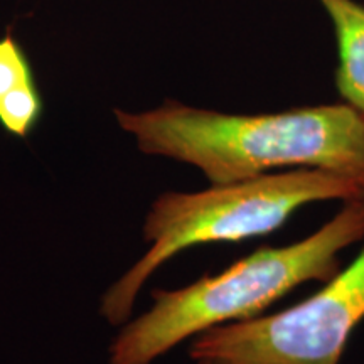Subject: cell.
I'll list each match as a JSON object with an SVG mask.
<instances>
[{
  "instance_id": "277c9868",
  "label": "cell",
  "mask_w": 364,
  "mask_h": 364,
  "mask_svg": "<svg viewBox=\"0 0 364 364\" xmlns=\"http://www.w3.org/2000/svg\"><path fill=\"white\" fill-rule=\"evenodd\" d=\"M364 321V247L311 297L191 339L194 364H339Z\"/></svg>"
},
{
  "instance_id": "52a82bcc",
  "label": "cell",
  "mask_w": 364,
  "mask_h": 364,
  "mask_svg": "<svg viewBox=\"0 0 364 364\" xmlns=\"http://www.w3.org/2000/svg\"><path fill=\"white\" fill-rule=\"evenodd\" d=\"M29 81H34L29 58L19 41L7 33L0 38V97Z\"/></svg>"
},
{
  "instance_id": "6da1fadb",
  "label": "cell",
  "mask_w": 364,
  "mask_h": 364,
  "mask_svg": "<svg viewBox=\"0 0 364 364\" xmlns=\"http://www.w3.org/2000/svg\"><path fill=\"white\" fill-rule=\"evenodd\" d=\"M145 156L188 164L209 184L290 169H326L364 188V115L327 103L268 113H225L166 100L149 110H113Z\"/></svg>"
},
{
  "instance_id": "5b68a950",
  "label": "cell",
  "mask_w": 364,
  "mask_h": 364,
  "mask_svg": "<svg viewBox=\"0 0 364 364\" xmlns=\"http://www.w3.org/2000/svg\"><path fill=\"white\" fill-rule=\"evenodd\" d=\"M331 19L338 48L336 90L364 115V6L356 0H317Z\"/></svg>"
},
{
  "instance_id": "7a4b0ae2",
  "label": "cell",
  "mask_w": 364,
  "mask_h": 364,
  "mask_svg": "<svg viewBox=\"0 0 364 364\" xmlns=\"http://www.w3.org/2000/svg\"><path fill=\"white\" fill-rule=\"evenodd\" d=\"M364 240V196L306 238L263 247L216 275L181 289L152 290V306L130 317L108 348V364H154L176 346L213 327L260 317L300 285L324 284L343 268V253Z\"/></svg>"
},
{
  "instance_id": "8992f818",
  "label": "cell",
  "mask_w": 364,
  "mask_h": 364,
  "mask_svg": "<svg viewBox=\"0 0 364 364\" xmlns=\"http://www.w3.org/2000/svg\"><path fill=\"white\" fill-rule=\"evenodd\" d=\"M43 95L34 81L0 97V127L17 139H27L43 118Z\"/></svg>"
},
{
  "instance_id": "3957f363",
  "label": "cell",
  "mask_w": 364,
  "mask_h": 364,
  "mask_svg": "<svg viewBox=\"0 0 364 364\" xmlns=\"http://www.w3.org/2000/svg\"><path fill=\"white\" fill-rule=\"evenodd\" d=\"M363 196L356 179L326 169L279 171L196 193L159 194L142 228L147 252L105 292L100 314L112 326H124L154 273L186 250L260 238L314 203H344Z\"/></svg>"
}]
</instances>
